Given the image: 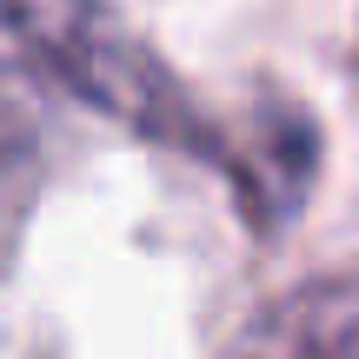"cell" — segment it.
<instances>
[{"label": "cell", "instance_id": "1", "mask_svg": "<svg viewBox=\"0 0 359 359\" xmlns=\"http://www.w3.org/2000/svg\"><path fill=\"white\" fill-rule=\"evenodd\" d=\"M0 20L67 93L100 107L107 120H127V127L154 133V140H180V147L206 140L187 93L173 87V74L100 0H0Z\"/></svg>", "mask_w": 359, "mask_h": 359}, {"label": "cell", "instance_id": "2", "mask_svg": "<svg viewBox=\"0 0 359 359\" xmlns=\"http://www.w3.org/2000/svg\"><path fill=\"white\" fill-rule=\"evenodd\" d=\"M233 359H359V280H313L246 320Z\"/></svg>", "mask_w": 359, "mask_h": 359}]
</instances>
